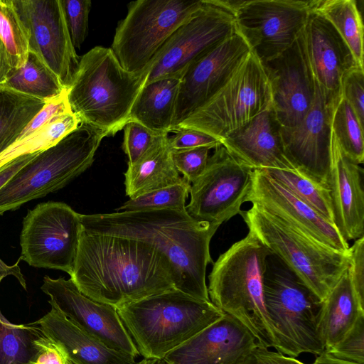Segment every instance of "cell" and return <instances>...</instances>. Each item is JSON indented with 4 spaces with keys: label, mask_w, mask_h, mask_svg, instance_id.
Wrapping results in <instances>:
<instances>
[{
    "label": "cell",
    "mask_w": 364,
    "mask_h": 364,
    "mask_svg": "<svg viewBox=\"0 0 364 364\" xmlns=\"http://www.w3.org/2000/svg\"><path fill=\"white\" fill-rule=\"evenodd\" d=\"M0 86L44 101L65 89L55 73L32 52L28 53L26 63L12 69Z\"/></svg>",
    "instance_id": "obj_31"
},
{
    "label": "cell",
    "mask_w": 364,
    "mask_h": 364,
    "mask_svg": "<svg viewBox=\"0 0 364 364\" xmlns=\"http://www.w3.org/2000/svg\"><path fill=\"white\" fill-rule=\"evenodd\" d=\"M363 178V168L343 153L332 133L329 188L334 224L348 242L364 236Z\"/></svg>",
    "instance_id": "obj_23"
},
{
    "label": "cell",
    "mask_w": 364,
    "mask_h": 364,
    "mask_svg": "<svg viewBox=\"0 0 364 364\" xmlns=\"http://www.w3.org/2000/svg\"><path fill=\"white\" fill-rule=\"evenodd\" d=\"M80 214L60 202L37 205L28 211L20 237V259L35 267L72 274L80 234Z\"/></svg>",
    "instance_id": "obj_11"
},
{
    "label": "cell",
    "mask_w": 364,
    "mask_h": 364,
    "mask_svg": "<svg viewBox=\"0 0 364 364\" xmlns=\"http://www.w3.org/2000/svg\"><path fill=\"white\" fill-rule=\"evenodd\" d=\"M281 130L270 108L228 135L221 144L253 170H295L286 155Z\"/></svg>",
    "instance_id": "obj_24"
},
{
    "label": "cell",
    "mask_w": 364,
    "mask_h": 364,
    "mask_svg": "<svg viewBox=\"0 0 364 364\" xmlns=\"http://www.w3.org/2000/svg\"><path fill=\"white\" fill-rule=\"evenodd\" d=\"M271 251L248 232L213 263L208 276L210 301L245 326L259 346L278 350L279 343L265 309L264 275Z\"/></svg>",
    "instance_id": "obj_3"
},
{
    "label": "cell",
    "mask_w": 364,
    "mask_h": 364,
    "mask_svg": "<svg viewBox=\"0 0 364 364\" xmlns=\"http://www.w3.org/2000/svg\"><path fill=\"white\" fill-rule=\"evenodd\" d=\"M73 112L68 99L67 89L58 95L46 101L42 109L27 124L16 139L21 140L46 126L58 117Z\"/></svg>",
    "instance_id": "obj_43"
},
{
    "label": "cell",
    "mask_w": 364,
    "mask_h": 364,
    "mask_svg": "<svg viewBox=\"0 0 364 364\" xmlns=\"http://www.w3.org/2000/svg\"><path fill=\"white\" fill-rule=\"evenodd\" d=\"M180 79L163 77L145 85L128 122H138L156 132H171Z\"/></svg>",
    "instance_id": "obj_28"
},
{
    "label": "cell",
    "mask_w": 364,
    "mask_h": 364,
    "mask_svg": "<svg viewBox=\"0 0 364 364\" xmlns=\"http://www.w3.org/2000/svg\"><path fill=\"white\" fill-rule=\"evenodd\" d=\"M80 124V119L73 112L58 117L27 137L16 141L1 154L0 168L22 155L38 153L55 145Z\"/></svg>",
    "instance_id": "obj_32"
},
{
    "label": "cell",
    "mask_w": 364,
    "mask_h": 364,
    "mask_svg": "<svg viewBox=\"0 0 364 364\" xmlns=\"http://www.w3.org/2000/svg\"><path fill=\"white\" fill-rule=\"evenodd\" d=\"M349 251L351 282L360 303L364 306V236L355 240Z\"/></svg>",
    "instance_id": "obj_45"
},
{
    "label": "cell",
    "mask_w": 364,
    "mask_h": 364,
    "mask_svg": "<svg viewBox=\"0 0 364 364\" xmlns=\"http://www.w3.org/2000/svg\"><path fill=\"white\" fill-rule=\"evenodd\" d=\"M311 1H237L233 10L236 29L261 63L287 50L302 31Z\"/></svg>",
    "instance_id": "obj_14"
},
{
    "label": "cell",
    "mask_w": 364,
    "mask_h": 364,
    "mask_svg": "<svg viewBox=\"0 0 364 364\" xmlns=\"http://www.w3.org/2000/svg\"><path fill=\"white\" fill-rule=\"evenodd\" d=\"M36 343L38 353L33 364H74L63 348L44 334Z\"/></svg>",
    "instance_id": "obj_46"
},
{
    "label": "cell",
    "mask_w": 364,
    "mask_h": 364,
    "mask_svg": "<svg viewBox=\"0 0 364 364\" xmlns=\"http://www.w3.org/2000/svg\"><path fill=\"white\" fill-rule=\"evenodd\" d=\"M21 259L12 266H9L6 264L1 259H0V282L2 279L6 276L11 275L14 277L21 285L26 289V284L25 279L21 272L20 267L18 266V262Z\"/></svg>",
    "instance_id": "obj_49"
},
{
    "label": "cell",
    "mask_w": 364,
    "mask_h": 364,
    "mask_svg": "<svg viewBox=\"0 0 364 364\" xmlns=\"http://www.w3.org/2000/svg\"><path fill=\"white\" fill-rule=\"evenodd\" d=\"M172 132H174V135L168 137V146L171 150L198 147L215 149L222 144L220 140L194 129L178 127Z\"/></svg>",
    "instance_id": "obj_44"
},
{
    "label": "cell",
    "mask_w": 364,
    "mask_h": 364,
    "mask_svg": "<svg viewBox=\"0 0 364 364\" xmlns=\"http://www.w3.org/2000/svg\"><path fill=\"white\" fill-rule=\"evenodd\" d=\"M257 345L245 326L225 314L169 352L164 360L168 364H243Z\"/></svg>",
    "instance_id": "obj_22"
},
{
    "label": "cell",
    "mask_w": 364,
    "mask_h": 364,
    "mask_svg": "<svg viewBox=\"0 0 364 364\" xmlns=\"http://www.w3.org/2000/svg\"><path fill=\"white\" fill-rule=\"evenodd\" d=\"M262 64L269 80L272 109L277 121L282 127L297 125L310 109L316 89L302 31L287 50Z\"/></svg>",
    "instance_id": "obj_18"
},
{
    "label": "cell",
    "mask_w": 364,
    "mask_h": 364,
    "mask_svg": "<svg viewBox=\"0 0 364 364\" xmlns=\"http://www.w3.org/2000/svg\"><path fill=\"white\" fill-rule=\"evenodd\" d=\"M73 46L80 48L88 32L90 0H61Z\"/></svg>",
    "instance_id": "obj_39"
},
{
    "label": "cell",
    "mask_w": 364,
    "mask_h": 364,
    "mask_svg": "<svg viewBox=\"0 0 364 364\" xmlns=\"http://www.w3.org/2000/svg\"><path fill=\"white\" fill-rule=\"evenodd\" d=\"M168 133L151 130L136 122H128L124 127L122 149L127 156L128 165L134 164L152 146Z\"/></svg>",
    "instance_id": "obj_38"
},
{
    "label": "cell",
    "mask_w": 364,
    "mask_h": 364,
    "mask_svg": "<svg viewBox=\"0 0 364 364\" xmlns=\"http://www.w3.org/2000/svg\"><path fill=\"white\" fill-rule=\"evenodd\" d=\"M270 108L269 80L251 51L216 94L176 129H197L222 141Z\"/></svg>",
    "instance_id": "obj_10"
},
{
    "label": "cell",
    "mask_w": 364,
    "mask_h": 364,
    "mask_svg": "<svg viewBox=\"0 0 364 364\" xmlns=\"http://www.w3.org/2000/svg\"><path fill=\"white\" fill-rule=\"evenodd\" d=\"M243 364H306L296 358L284 355L257 345L247 356ZM313 364V363H312Z\"/></svg>",
    "instance_id": "obj_47"
},
{
    "label": "cell",
    "mask_w": 364,
    "mask_h": 364,
    "mask_svg": "<svg viewBox=\"0 0 364 364\" xmlns=\"http://www.w3.org/2000/svg\"><path fill=\"white\" fill-rule=\"evenodd\" d=\"M312 9L326 18L363 67V23L355 0H313Z\"/></svg>",
    "instance_id": "obj_29"
},
{
    "label": "cell",
    "mask_w": 364,
    "mask_h": 364,
    "mask_svg": "<svg viewBox=\"0 0 364 364\" xmlns=\"http://www.w3.org/2000/svg\"><path fill=\"white\" fill-rule=\"evenodd\" d=\"M263 289L277 352L293 358L321 354L325 350L319 331L323 301L273 253L267 259Z\"/></svg>",
    "instance_id": "obj_6"
},
{
    "label": "cell",
    "mask_w": 364,
    "mask_h": 364,
    "mask_svg": "<svg viewBox=\"0 0 364 364\" xmlns=\"http://www.w3.org/2000/svg\"><path fill=\"white\" fill-rule=\"evenodd\" d=\"M363 314L364 306L353 289L348 267L322 301L319 331L325 350L341 341Z\"/></svg>",
    "instance_id": "obj_26"
},
{
    "label": "cell",
    "mask_w": 364,
    "mask_h": 364,
    "mask_svg": "<svg viewBox=\"0 0 364 364\" xmlns=\"http://www.w3.org/2000/svg\"><path fill=\"white\" fill-rule=\"evenodd\" d=\"M126 195L137 198L152 191L181 183L171 157L168 135L152 146L124 173Z\"/></svg>",
    "instance_id": "obj_27"
},
{
    "label": "cell",
    "mask_w": 364,
    "mask_h": 364,
    "mask_svg": "<svg viewBox=\"0 0 364 364\" xmlns=\"http://www.w3.org/2000/svg\"><path fill=\"white\" fill-rule=\"evenodd\" d=\"M240 215L249 232L279 257L321 300L350 264L349 253L331 249L252 205Z\"/></svg>",
    "instance_id": "obj_8"
},
{
    "label": "cell",
    "mask_w": 364,
    "mask_h": 364,
    "mask_svg": "<svg viewBox=\"0 0 364 364\" xmlns=\"http://www.w3.org/2000/svg\"><path fill=\"white\" fill-rule=\"evenodd\" d=\"M46 101L0 86V154L11 146Z\"/></svg>",
    "instance_id": "obj_30"
},
{
    "label": "cell",
    "mask_w": 364,
    "mask_h": 364,
    "mask_svg": "<svg viewBox=\"0 0 364 364\" xmlns=\"http://www.w3.org/2000/svg\"><path fill=\"white\" fill-rule=\"evenodd\" d=\"M138 364H168V363L164 359L144 358L140 362H138Z\"/></svg>",
    "instance_id": "obj_52"
},
{
    "label": "cell",
    "mask_w": 364,
    "mask_h": 364,
    "mask_svg": "<svg viewBox=\"0 0 364 364\" xmlns=\"http://www.w3.org/2000/svg\"><path fill=\"white\" fill-rule=\"evenodd\" d=\"M0 38L7 50L12 69L22 67L29 53V36L12 0H0Z\"/></svg>",
    "instance_id": "obj_36"
},
{
    "label": "cell",
    "mask_w": 364,
    "mask_h": 364,
    "mask_svg": "<svg viewBox=\"0 0 364 364\" xmlns=\"http://www.w3.org/2000/svg\"><path fill=\"white\" fill-rule=\"evenodd\" d=\"M331 131L343 153L355 164H362L364 161L363 126L342 97L332 112Z\"/></svg>",
    "instance_id": "obj_35"
},
{
    "label": "cell",
    "mask_w": 364,
    "mask_h": 364,
    "mask_svg": "<svg viewBox=\"0 0 364 364\" xmlns=\"http://www.w3.org/2000/svg\"><path fill=\"white\" fill-rule=\"evenodd\" d=\"M332 112L316 83L314 99L304 117L281 130L286 155L295 170L329 189Z\"/></svg>",
    "instance_id": "obj_19"
},
{
    "label": "cell",
    "mask_w": 364,
    "mask_h": 364,
    "mask_svg": "<svg viewBox=\"0 0 364 364\" xmlns=\"http://www.w3.org/2000/svg\"><path fill=\"white\" fill-rule=\"evenodd\" d=\"M107 134L90 124L78 127L40 151L0 189V215L66 186L93 163Z\"/></svg>",
    "instance_id": "obj_7"
},
{
    "label": "cell",
    "mask_w": 364,
    "mask_h": 364,
    "mask_svg": "<svg viewBox=\"0 0 364 364\" xmlns=\"http://www.w3.org/2000/svg\"><path fill=\"white\" fill-rule=\"evenodd\" d=\"M252 173V168L220 144L191 185L186 212L196 220L220 226L240 214L251 189Z\"/></svg>",
    "instance_id": "obj_13"
},
{
    "label": "cell",
    "mask_w": 364,
    "mask_h": 364,
    "mask_svg": "<svg viewBox=\"0 0 364 364\" xmlns=\"http://www.w3.org/2000/svg\"><path fill=\"white\" fill-rule=\"evenodd\" d=\"M50 306V310L33 323L59 343L74 364H138L134 356L108 347Z\"/></svg>",
    "instance_id": "obj_25"
},
{
    "label": "cell",
    "mask_w": 364,
    "mask_h": 364,
    "mask_svg": "<svg viewBox=\"0 0 364 364\" xmlns=\"http://www.w3.org/2000/svg\"><path fill=\"white\" fill-rule=\"evenodd\" d=\"M313 364H359L352 361L336 358L326 350L316 355Z\"/></svg>",
    "instance_id": "obj_51"
},
{
    "label": "cell",
    "mask_w": 364,
    "mask_h": 364,
    "mask_svg": "<svg viewBox=\"0 0 364 364\" xmlns=\"http://www.w3.org/2000/svg\"><path fill=\"white\" fill-rule=\"evenodd\" d=\"M250 53L247 41L236 29L195 59L180 79L171 132L208 102Z\"/></svg>",
    "instance_id": "obj_15"
},
{
    "label": "cell",
    "mask_w": 364,
    "mask_h": 364,
    "mask_svg": "<svg viewBox=\"0 0 364 364\" xmlns=\"http://www.w3.org/2000/svg\"><path fill=\"white\" fill-rule=\"evenodd\" d=\"M209 147L171 150L174 166L183 178L193 183L205 170L208 159Z\"/></svg>",
    "instance_id": "obj_41"
},
{
    "label": "cell",
    "mask_w": 364,
    "mask_h": 364,
    "mask_svg": "<svg viewBox=\"0 0 364 364\" xmlns=\"http://www.w3.org/2000/svg\"><path fill=\"white\" fill-rule=\"evenodd\" d=\"M302 36L314 80L333 109L341 97L343 75L358 65L333 26L313 9L302 30Z\"/></svg>",
    "instance_id": "obj_21"
},
{
    "label": "cell",
    "mask_w": 364,
    "mask_h": 364,
    "mask_svg": "<svg viewBox=\"0 0 364 364\" xmlns=\"http://www.w3.org/2000/svg\"><path fill=\"white\" fill-rule=\"evenodd\" d=\"M43 334L36 324H14L0 312V364H33Z\"/></svg>",
    "instance_id": "obj_33"
},
{
    "label": "cell",
    "mask_w": 364,
    "mask_h": 364,
    "mask_svg": "<svg viewBox=\"0 0 364 364\" xmlns=\"http://www.w3.org/2000/svg\"><path fill=\"white\" fill-rule=\"evenodd\" d=\"M236 31L235 17L223 0L202 6L167 39L150 63L145 85L163 77L181 78L197 58Z\"/></svg>",
    "instance_id": "obj_12"
},
{
    "label": "cell",
    "mask_w": 364,
    "mask_h": 364,
    "mask_svg": "<svg viewBox=\"0 0 364 364\" xmlns=\"http://www.w3.org/2000/svg\"><path fill=\"white\" fill-rule=\"evenodd\" d=\"M35 53L68 89L80 59L73 45L61 0H12Z\"/></svg>",
    "instance_id": "obj_16"
},
{
    "label": "cell",
    "mask_w": 364,
    "mask_h": 364,
    "mask_svg": "<svg viewBox=\"0 0 364 364\" xmlns=\"http://www.w3.org/2000/svg\"><path fill=\"white\" fill-rule=\"evenodd\" d=\"M245 202L282 220L318 242L338 252L349 253L348 242L333 224L262 169L253 170L252 186Z\"/></svg>",
    "instance_id": "obj_20"
},
{
    "label": "cell",
    "mask_w": 364,
    "mask_h": 364,
    "mask_svg": "<svg viewBox=\"0 0 364 364\" xmlns=\"http://www.w3.org/2000/svg\"><path fill=\"white\" fill-rule=\"evenodd\" d=\"M341 97L350 105L360 124L364 125V68L358 65L348 70L343 77Z\"/></svg>",
    "instance_id": "obj_42"
},
{
    "label": "cell",
    "mask_w": 364,
    "mask_h": 364,
    "mask_svg": "<svg viewBox=\"0 0 364 364\" xmlns=\"http://www.w3.org/2000/svg\"><path fill=\"white\" fill-rule=\"evenodd\" d=\"M269 176L289 189L314 209L323 218L334 224L331 190L296 170L262 169Z\"/></svg>",
    "instance_id": "obj_34"
},
{
    "label": "cell",
    "mask_w": 364,
    "mask_h": 364,
    "mask_svg": "<svg viewBox=\"0 0 364 364\" xmlns=\"http://www.w3.org/2000/svg\"><path fill=\"white\" fill-rule=\"evenodd\" d=\"M12 70L7 50L0 38V85L6 80Z\"/></svg>",
    "instance_id": "obj_50"
},
{
    "label": "cell",
    "mask_w": 364,
    "mask_h": 364,
    "mask_svg": "<svg viewBox=\"0 0 364 364\" xmlns=\"http://www.w3.org/2000/svg\"><path fill=\"white\" fill-rule=\"evenodd\" d=\"M70 276L83 294L116 309L176 289L169 262L152 245L83 229Z\"/></svg>",
    "instance_id": "obj_1"
},
{
    "label": "cell",
    "mask_w": 364,
    "mask_h": 364,
    "mask_svg": "<svg viewBox=\"0 0 364 364\" xmlns=\"http://www.w3.org/2000/svg\"><path fill=\"white\" fill-rule=\"evenodd\" d=\"M191 183L186 179L178 184L152 191L135 198H129L119 211L136 212L159 210L186 211V201L188 196Z\"/></svg>",
    "instance_id": "obj_37"
},
{
    "label": "cell",
    "mask_w": 364,
    "mask_h": 364,
    "mask_svg": "<svg viewBox=\"0 0 364 364\" xmlns=\"http://www.w3.org/2000/svg\"><path fill=\"white\" fill-rule=\"evenodd\" d=\"M80 220L87 233L127 237L152 245L169 262L176 289L210 301L206 268L213 263L210 243L219 225L173 210L80 214Z\"/></svg>",
    "instance_id": "obj_2"
},
{
    "label": "cell",
    "mask_w": 364,
    "mask_h": 364,
    "mask_svg": "<svg viewBox=\"0 0 364 364\" xmlns=\"http://www.w3.org/2000/svg\"><path fill=\"white\" fill-rule=\"evenodd\" d=\"M38 153L22 155L0 168V189Z\"/></svg>",
    "instance_id": "obj_48"
},
{
    "label": "cell",
    "mask_w": 364,
    "mask_h": 364,
    "mask_svg": "<svg viewBox=\"0 0 364 364\" xmlns=\"http://www.w3.org/2000/svg\"><path fill=\"white\" fill-rule=\"evenodd\" d=\"M41 289L50 305L85 332L111 348L134 358L139 355L115 307L85 296L70 279L46 276Z\"/></svg>",
    "instance_id": "obj_17"
},
{
    "label": "cell",
    "mask_w": 364,
    "mask_h": 364,
    "mask_svg": "<svg viewBox=\"0 0 364 364\" xmlns=\"http://www.w3.org/2000/svg\"><path fill=\"white\" fill-rule=\"evenodd\" d=\"M203 4V0H137L116 28L111 50L123 68H146L171 35Z\"/></svg>",
    "instance_id": "obj_9"
},
{
    "label": "cell",
    "mask_w": 364,
    "mask_h": 364,
    "mask_svg": "<svg viewBox=\"0 0 364 364\" xmlns=\"http://www.w3.org/2000/svg\"><path fill=\"white\" fill-rule=\"evenodd\" d=\"M149 70L150 65L141 72H129L111 48H92L80 58L67 89L72 112L80 123L95 127L107 136L115 134L128 122Z\"/></svg>",
    "instance_id": "obj_4"
},
{
    "label": "cell",
    "mask_w": 364,
    "mask_h": 364,
    "mask_svg": "<svg viewBox=\"0 0 364 364\" xmlns=\"http://www.w3.org/2000/svg\"><path fill=\"white\" fill-rule=\"evenodd\" d=\"M117 311L139 355L148 359H164L225 314L210 301L177 289L125 304Z\"/></svg>",
    "instance_id": "obj_5"
},
{
    "label": "cell",
    "mask_w": 364,
    "mask_h": 364,
    "mask_svg": "<svg viewBox=\"0 0 364 364\" xmlns=\"http://www.w3.org/2000/svg\"><path fill=\"white\" fill-rule=\"evenodd\" d=\"M324 350L336 358L364 364V314L358 318L341 341Z\"/></svg>",
    "instance_id": "obj_40"
}]
</instances>
